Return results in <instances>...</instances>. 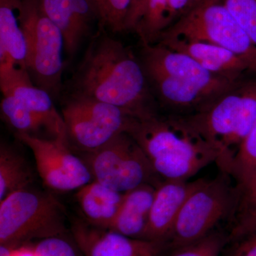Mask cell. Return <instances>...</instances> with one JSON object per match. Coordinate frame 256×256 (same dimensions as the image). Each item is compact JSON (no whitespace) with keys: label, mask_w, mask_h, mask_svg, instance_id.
<instances>
[{"label":"cell","mask_w":256,"mask_h":256,"mask_svg":"<svg viewBox=\"0 0 256 256\" xmlns=\"http://www.w3.org/2000/svg\"><path fill=\"white\" fill-rule=\"evenodd\" d=\"M72 92L117 106L138 119L158 114L142 62L108 35L90 42L72 78Z\"/></svg>","instance_id":"1"},{"label":"cell","mask_w":256,"mask_h":256,"mask_svg":"<svg viewBox=\"0 0 256 256\" xmlns=\"http://www.w3.org/2000/svg\"><path fill=\"white\" fill-rule=\"evenodd\" d=\"M128 134L142 148L163 181H186L218 161L216 150L180 116L158 114L137 119Z\"/></svg>","instance_id":"2"},{"label":"cell","mask_w":256,"mask_h":256,"mask_svg":"<svg viewBox=\"0 0 256 256\" xmlns=\"http://www.w3.org/2000/svg\"><path fill=\"white\" fill-rule=\"evenodd\" d=\"M218 153L216 164L228 174L240 144L256 122V78L220 96L201 112L181 116Z\"/></svg>","instance_id":"3"},{"label":"cell","mask_w":256,"mask_h":256,"mask_svg":"<svg viewBox=\"0 0 256 256\" xmlns=\"http://www.w3.org/2000/svg\"><path fill=\"white\" fill-rule=\"evenodd\" d=\"M232 178L220 172L212 180L194 182L175 222L169 242L170 252L203 238L224 220L232 217L236 220L242 194Z\"/></svg>","instance_id":"4"},{"label":"cell","mask_w":256,"mask_h":256,"mask_svg":"<svg viewBox=\"0 0 256 256\" xmlns=\"http://www.w3.org/2000/svg\"><path fill=\"white\" fill-rule=\"evenodd\" d=\"M18 18L26 44V69L32 82L53 98L63 88L64 40L41 0H20Z\"/></svg>","instance_id":"5"},{"label":"cell","mask_w":256,"mask_h":256,"mask_svg":"<svg viewBox=\"0 0 256 256\" xmlns=\"http://www.w3.org/2000/svg\"><path fill=\"white\" fill-rule=\"evenodd\" d=\"M62 204L50 195L25 188L0 201V245L22 246L32 239L65 232Z\"/></svg>","instance_id":"6"},{"label":"cell","mask_w":256,"mask_h":256,"mask_svg":"<svg viewBox=\"0 0 256 256\" xmlns=\"http://www.w3.org/2000/svg\"><path fill=\"white\" fill-rule=\"evenodd\" d=\"M172 40L224 47L240 56L256 74V46L222 0H198L182 18L163 32L158 43Z\"/></svg>","instance_id":"7"},{"label":"cell","mask_w":256,"mask_h":256,"mask_svg":"<svg viewBox=\"0 0 256 256\" xmlns=\"http://www.w3.org/2000/svg\"><path fill=\"white\" fill-rule=\"evenodd\" d=\"M62 114L69 146L72 143L86 152L128 133L138 119L117 106L75 92L64 102Z\"/></svg>","instance_id":"8"},{"label":"cell","mask_w":256,"mask_h":256,"mask_svg":"<svg viewBox=\"0 0 256 256\" xmlns=\"http://www.w3.org/2000/svg\"><path fill=\"white\" fill-rule=\"evenodd\" d=\"M86 153L94 180L116 191L126 193L146 184L158 186L163 182L142 148L127 132Z\"/></svg>","instance_id":"9"},{"label":"cell","mask_w":256,"mask_h":256,"mask_svg":"<svg viewBox=\"0 0 256 256\" xmlns=\"http://www.w3.org/2000/svg\"><path fill=\"white\" fill-rule=\"evenodd\" d=\"M34 156L37 171L48 188L58 192L78 190L94 180L87 163L72 152L60 139L16 133Z\"/></svg>","instance_id":"10"},{"label":"cell","mask_w":256,"mask_h":256,"mask_svg":"<svg viewBox=\"0 0 256 256\" xmlns=\"http://www.w3.org/2000/svg\"><path fill=\"white\" fill-rule=\"evenodd\" d=\"M141 62L146 73L162 74L190 82L218 97L242 82L215 75L186 54L160 44L143 46Z\"/></svg>","instance_id":"11"},{"label":"cell","mask_w":256,"mask_h":256,"mask_svg":"<svg viewBox=\"0 0 256 256\" xmlns=\"http://www.w3.org/2000/svg\"><path fill=\"white\" fill-rule=\"evenodd\" d=\"M84 256H166L169 242L133 238L112 230L77 222L72 228Z\"/></svg>","instance_id":"12"},{"label":"cell","mask_w":256,"mask_h":256,"mask_svg":"<svg viewBox=\"0 0 256 256\" xmlns=\"http://www.w3.org/2000/svg\"><path fill=\"white\" fill-rule=\"evenodd\" d=\"M156 44L186 54L208 72L230 82H242L247 80L248 74H255L244 58L224 47L183 40H164Z\"/></svg>","instance_id":"13"},{"label":"cell","mask_w":256,"mask_h":256,"mask_svg":"<svg viewBox=\"0 0 256 256\" xmlns=\"http://www.w3.org/2000/svg\"><path fill=\"white\" fill-rule=\"evenodd\" d=\"M194 182L164 180L156 186L142 239L169 242L178 213Z\"/></svg>","instance_id":"14"},{"label":"cell","mask_w":256,"mask_h":256,"mask_svg":"<svg viewBox=\"0 0 256 256\" xmlns=\"http://www.w3.org/2000/svg\"><path fill=\"white\" fill-rule=\"evenodd\" d=\"M48 18L63 35L65 52L73 58L96 20L90 0H41Z\"/></svg>","instance_id":"15"},{"label":"cell","mask_w":256,"mask_h":256,"mask_svg":"<svg viewBox=\"0 0 256 256\" xmlns=\"http://www.w3.org/2000/svg\"><path fill=\"white\" fill-rule=\"evenodd\" d=\"M18 2L0 0V74L26 70V44L18 18Z\"/></svg>","instance_id":"16"},{"label":"cell","mask_w":256,"mask_h":256,"mask_svg":"<svg viewBox=\"0 0 256 256\" xmlns=\"http://www.w3.org/2000/svg\"><path fill=\"white\" fill-rule=\"evenodd\" d=\"M198 0H146L134 32L143 46L156 44L163 32L171 28Z\"/></svg>","instance_id":"17"},{"label":"cell","mask_w":256,"mask_h":256,"mask_svg":"<svg viewBox=\"0 0 256 256\" xmlns=\"http://www.w3.org/2000/svg\"><path fill=\"white\" fill-rule=\"evenodd\" d=\"M156 188L146 184L124 193L118 212L107 230L130 238L142 239Z\"/></svg>","instance_id":"18"},{"label":"cell","mask_w":256,"mask_h":256,"mask_svg":"<svg viewBox=\"0 0 256 256\" xmlns=\"http://www.w3.org/2000/svg\"><path fill=\"white\" fill-rule=\"evenodd\" d=\"M2 95H12L21 100L46 124L52 139L68 144L63 116L58 112L48 92L37 87L31 78L18 80L1 89Z\"/></svg>","instance_id":"19"},{"label":"cell","mask_w":256,"mask_h":256,"mask_svg":"<svg viewBox=\"0 0 256 256\" xmlns=\"http://www.w3.org/2000/svg\"><path fill=\"white\" fill-rule=\"evenodd\" d=\"M124 196V193L92 180L79 188L76 200L90 225L108 229L118 212Z\"/></svg>","instance_id":"20"},{"label":"cell","mask_w":256,"mask_h":256,"mask_svg":"<svg viewBox=\"0 0 256 256\" xmlns=\"http://www.w3.org/2000/svg\"><path fill=\"white\" fill-rule=\"evenodd\" d=\"M228 174L242 194V201L256 191V122L240 144L230 165Z\"/></svg>","instance_id":"21"},{"label":"cell","mask_w":256,"mask_h":256,"mask_svg":"<svg viewBox=\"0 0 256 256\" xmlns=\"http://www.w3.org/2000/svg\"><path fill=\"white\" fill-rule=\"evenodd\" d=\"M31 174L24 160L9 146L0 148V201L13 192L28 188Z\"/></svg>","instance_id":"22"},{"label":"cell","mask_w":256,"mask_h":256,"mask_svg":"<svg viewBox=\"0 0 256 256\" xmlns=\"http://www.w3.org/2000/svg\"><path fill=\"white\" fill-rule=\"evenodd\" d=\"M1 114L2 118L16 133L40 137V132L44 130L50 136L45 122L14 96H3Z\"/></svg>","instance_id":"23"},{"label":"cell","mask_w":256,"mask_h":256,"mask_svg":"<svg viewBox=\"0 0 256 256\" xmlns=\"http://www.w3.org/2000/svg\"><path fill=\"white\" fill-rule=\"evenodd\" d=\"M99 26L116 33L126 31L132 0H90Z\"/></svg>","instance_id":"24"},{"label":"cell","mask_w":256,"mask_h":256,"mask_svg":"<svg viewBox=\"0 0 256 256\" xmlns=\"http://www.w3.org/2000/svg\"><path fill=\"white\" fill-rule=\"evenodd\" d=\"M228 242V234L216 229L203 238L170 252L166 256H220Z\"/></svg>","instance_id":"25"},{"label":"cell","mask_w":256,"mask_h":256,"mask_svg":"<svg viewBox=\"0 0 256 256\" xmlns=\"http://www.w3.org/2000/svg\"><path fill=\"white\" fill-rule=\"evenodd\" d=\"M256 46V0H222Z\"/></svg>","instance_id":"26"},{"label":"cell","mask_w":256,"mask_h":256,"mask_svg":"<svg viewBox=\"0 0 256 256\" xmlns=\"http://www.w3.org/2000/svg\"><path fill=\"white\" fill-rule=\"evenodd\" d=\"M256 229V196L240 204L238 214L234 220L232 230L228 234V242L236 240Z\"/></svg>","instance_id":"27"},{"label":"cell","mask_w":256,"mask_h":256,"mask_svg":"<svg viewBox=\"0 0 256 256\" xmlns=\"http://www.w3.org/2000/svg\"><path fill=\"white\" fill-rule=\"evenodd\" d=\"M31 247L34 256H84L78 247L62 236L41 239Z\"/></svg>","instance_id":"28"},{"label":"cell","mask_w":256,"mask_h":256,"mask_svg":"<svg viewBox=\"0 0 256 256\" xmlns=\"http://www.w3.org/2000/svg\"><path fill=\"white\" fill-rule=\"evenodd\" d=\"M232 242L226 256H256V229Z\"/></svg>","instance_id":"29"},{"label":"cell","mask_w":256,"mask_h":256,"mask_svg":"<svg viewBox=\"0 0 256 256\" xmlns=\"http://www.w3.org/2000/svg\"><path fill=\"white\" fill-rule=\"evenodd\" d=\"M146 1V0H132L127 23H126V31L128 30L134 31L138 20L142 14Z\"/></svg>","instance_id":"30"},{"label":"cell","mask_w":256,"mask_h":256,"mask_svg":"<svg viewBox=\"0 0 256 256\" xmlns=\"http://www.w3.org/2000/svg\"><path fill=\"white\" fill-rule=\"evenodd\" d=\"M256 196V191L255 192V193L254 194L252 195V196H250L249 197V198H246V200H244V202L246 201V200H249V198H252V197Z\"/></svg>","instance_id":"31"},{"label":"cell","mask_w":256,"mask_h":256,"mask_svg":"<svg viewBox=\"0 0 256 256\" xmlns=\"http://www.w3.org/2000/svg\"><path fill=\"white\" fill-rule=\"evenodd\" d=\"M11 1L18 2V0H11Z\"/></svg>","instance_id":"32"}]
</instances>
